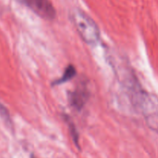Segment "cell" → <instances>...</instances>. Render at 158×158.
<instances>
[{
  "instance_id": "cell-8",
  "label": "cell",
  "mask_w": 158,
  "mask_h": 158,
  "mask_svg": "<svg viewBox=\"0 0 158 158\" xmlns=\"http://www.w3.org/2000/svg\"><path fill=\"white\" fill-rule=\"evenodd\" d=\"M32 158H33V157H32Z\"/></svg>"
},
{
  "instance_id": "cell-5",
  "label": "cell",
  "mask_w": 158,
  "mask_h": 158,
  "mask_svg": "<svg viewBox=\"0 0 158 158\" xmlns=\"http://www.w3.org/2000/svg\"><path fill=\"white\" fill-rule=\"evenodd\" d=\"M76 73H77V70H76V68L74 67V66H73V65H69V66L66 68V69H65L62 77L56 80L55 81L53 82V83H52V85H53V86H58V85L66 83V82L72 80V79L76 76Z\"/></svg>"
},
{
  "instance_id": "cell-6",
  "label": "cell",
  "mask_w": 158,
  "mask_h": 158,
  "mask_svg": "<svg viewBox=\"0 0 158 158\" xmlns=\"http://www.w3.org/2000/svg\"><path fill=\"white\" fill-rule=\"evenodd\" d=\"M65 120H66V123L68 125V127H69V133H70V135L72 137L74 143L77 146V148H80V143H79V134L77 132V127H76L75 124H74L73 122L69 119V117L68 116L65 117Z\"/></svg>"
},
{
  "instance_id": "cell-3",
  "label": "cell",
  "mask_w": 158,
  "mask_h": 158,
  "mask_svg": "<svg viewBox=\"0 0 158 158\" xmlns=\"http://www.w3.org/2000/svg\"><path fill=\"white\" fill-rule=\"evenodd\" d=\"M36 15L47 20L56 17V10L49 0H19Z\"/></svg>"
},
{
  "instance_id": "cell-7",
  "label": "cell",
  "mask_w": 158,
  "mask_h": 158,
  "mask_svg": "<svg viewBox=\"0 0 158 158\" xmlns=\"http://www.w3.org/2000/svg\"><path fill=\"white\" fill-rule=\"evenodd\" d=\"M0 116H1L2 118L3 119V120H4L6 123L11 124V120L10 117H9V113H8L7 110H6L1 103H0Z\"/></svg>"
},
{
  "instance_id": "cell-1",
  "label": "cell",
  "mask_w": 158,
  "mask_h": 158,
  "mask_svg": "<svg viewBox=\"0 0 158 158\" xmlns=\"http://www.w3.org/2000/svg\"><path fill=\"white\" fill-rule=\"evenodd\" d=\"M150 128L158 133V98L154 94L141 90L132 98Z\"/></svg>"
},
{
  "instance_id": "cell-2",
  "label": "cell",
  "mask_w": 158,
  "mask_h": 158,
  "mask_svg": "<svg viewBox=\"0 0 158 158\" xmlns=\"http://www.w3.org/2000/svg\"><path fill=\"white\" fill-rule=\"evenodd\" d=\"M73 22L82 40L87 44L94 46L100 40V29L97 23L80 9L73 12Z\"/></svg>"
},
{
  "instance_id": "cell-4",
  "label": "cell",
  "mask_w": 158,
  "mask_h": 158,
  "mask_svg": "<svg viewBox=\"0 0 158 158\" xmlns=\"http://www.w3.org/2000/svg\"><path fill=\"white\" fill-rule=\"evenodd\" d=\"M89 97L88 91L84 87H78L69 96L70 105L77 110L80 111L86 104Z\"/></svg>"
}]
</instances>
